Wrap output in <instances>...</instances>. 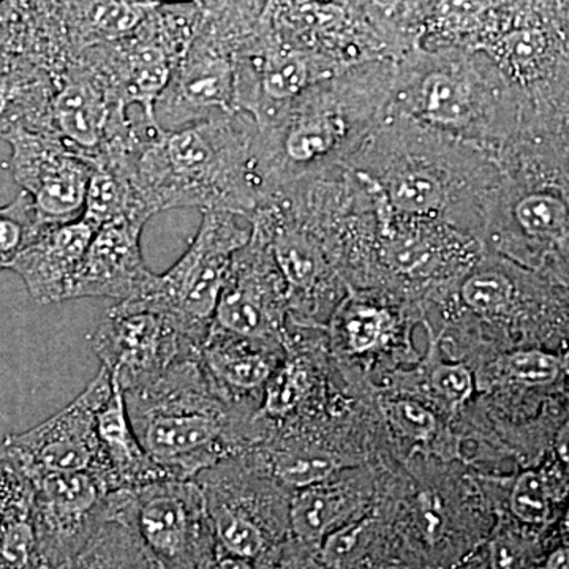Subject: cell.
<instances>
[{"label":"cell","mask_w":569,"mask_h":569,"mask_svg":"<svg viewBox=\"0 0 569 569\" xmlns=\"http://www.w3.org/2000/svg\"><path fill=\"white\" fill-rule=\"evenodd\" d=\"M122 395L138 440L167 478L194 479L230 455L228 417L200 348Z\"/></svg>","instance_id":"obj_1"},{"label":"cell","mask_w":569,"mask_h":569,"mask_svg":"<svg viewBox=\"0 0 569 569\" xmlns=\"http://www.w3.org/2000/svg\"><path fill=\"white\" fill-rule=\"evenodd\" d=\"M228 138V130L213 119L176 130L153 126L126 159L130 182L146 208L156 216L189 206L204 211L233 206L231 179L238 167Z\"/></svg>","instance_id":"obj_2"},{"label":"cell","mask_w":569,"mask_h":569,"mask_svg":"<svg viewBox=\"0 0 569 569\" xmlns=\"http://www.w3.org/2000/svg\"><path fill=\"white\" fill-rule=\"evenodd\" d=\"M249 10L238 0H201V17L189 50L153 104V121L176 130L209 121L236 102V62L253 31Z\"/></svg>","instance_id":"obj_3"},{"label":"cell","mask_w":569,"mask_h":569,"mask_svg":"<svg viewBox=\"0 0 569 569\" xmlns=\"http://www.w3.org/2000/svg\"><path fill=\"white\" fill-rule=\"evenodd\" d=\"M104 519L132 529L162 569H209L216 559L203 492L194 479L162 478L112 490Z\"/></svg>","instance_id":"obj_4"},{"label":"cell","mask_w":569,"mask_h":569,"mask_svg":"<svg viewBox=\"0 0 569 569\" xmlns=\"http://www.w3.org/2000/svg\"><path fill=\"white\" fill-rule=\"evenodd\" d=\"M200 17L201 0L186 7L153 6L130 36L74 58L102 78L119 103L140 108L153 119V104L189 50Z\"/></svg>","instance_id":"obj_5"},{"label":"cell","mask_w":569,"mask_h":569,"mask_svg":"<svg viewBox=\"0 0 569 569\" xmlns=\"http://www.w3.org/2000/svg\"><path fill=\"white\" fill-rule=\"evenodd\" d=\"M247 242L249 233L239 228L230 212L204 211L197 236L173 268L156 274L152 287L141 298L118 305L160 313L201 346L211 328L233 254Z\"/></svg>","instance_id":"obj_6"},{"label":"cell","mask_w":569,"mask_h":569,"mask_svg":"<svg viewBox=\"0 0 569 569\" xmlns=\"http://www.w3.org/2000/svg\"><path fill=\"white\" fill-rule=\"evenodd\" d=\"M112 388L110 373L102 367L88 388L54 417L7 438L0 455L31 485L48 475L73 471H96L104 479L97 413L110 399Z\"/></svg>","instance_id":"obj_7"},{"label":"cell","mask_w":569,"mask_h":569,"mask_svg":"<svg viewBox=\"0 0 569 569\" xmlns=\"http://www.w3.org/2000/svg\"><path fill=\"white\" fill-rule=\"evenodd\" d=\"M14 182L31 198L41 227L80 219L92 167L52 130L18 129L3 138Z\"/></svg>","instance_id":"obj_8"},{"label":"cell","mask_w":569,"mask_h":569,"mask_svg":"<svg viewBox=\"0 0 569 569\" xmlns=\"http://www.w3.org/2000/svg\"><path fill=\"white\" fill-rule=\"evenodd\" d=\"M92 348L111 380L126 392L200 346L160 313L116 305L93 332Z\"/></svg>","instance_id":"obj_9"},{"label":"cell","mask_w":569,"mask_h":569,"mask_svg":"<svg viewBox=\"0 0 569 569\" xmlns=\"http://www.w3.org/2000/svg\"><path fill=\"white\" fill-rule=\"evenodd\" d=\"M32 526L52 569L71 559L102 526L112 490L96 471L48 475L32 482Z\"/></svg>","instance_id":"obj_10"},{"label":"cell","mask_w":569,"mask_h":569,"mask_svg":"<svg viewBox=\"0 0 569 569\" xmlns=\"http://www.w3.org/2000/svg\"><path fill=\"white\" fill-rule=\"evenodd\" d=\"M146 223L138 217H119L97 228L74 274L69 301L111 298L123 302L148 293L156 274L142 258L141 234Z\"/></svg>","instance_id":"obj_11"},{"label":"cell","mask_w":569,"mask_h":569,"mask_svg":"<svg viewBox=\"0 0 569 569\" xmlns=\"http://www.w3.org/2000/svg\"><path fill=\"white\" fill-rule=\"evenodd\" d=\"M126 104L114 99L102 78L73 58L59 74L51 99V129L88 162L102 151Z\"/></svg>","instance_id":"obj_12"},{"label":"cell","mask_w":569,"mask_h":569,"mask_svg":"<svg viewBox=\"0 0 569 569\" xmlns=\"http://www.w3.org/2000/svg\"><path fill=\"white\" fill-rule=\"evenodd\" d=\"M96 230L82 216L67 223L43 224L10 269L40 305L69 301L71 283Z\"/></svg>","instance_id":"obj_13"},{"label":"cell","mask_w":569,"mask_h":569,"mask_svg":"<svg viewBox=\"0 0 569 569\" xmlns=\"http://www.w3.org/2000/svg\"><path fill=\"white\" fill-rule=\"evenodd\" d=\"M66 0H0V63H33L58 80L71 51Z\"/></svg>","instance_id":"obj_14"},{"label":"cell","mask_w":569,"mask_h":569,"mask_svg":"<svg viewBox=\"0 0 569 569\" xmlns=\"http://www.w3.org/2000/svg\"><path fill=\"white\" fill-rule=\"evenodd\" d=\"M211 328L263 343L279 336L274 284L254 261L231 260Z\"/></svg>","instance_id":"obj_15"},{"label":"cell","mask_w":569,"mask_h":569,"mask_svg":"<svg viewBox=\"0 0 569 569\" xmlns=\"http://www.w3.org/2000/svg\"><path fill=\"white\" fill-rule=\"evenodd\" d=\"M112 385L110 399L97 413V437L108 486L111 490L130 489L167 478L142 448L127 413L122 391L114 381Z\"/></svg>","instance_id":"obj_16"},{"label":"cell","mask_w":569,"mask_h":569,"mask_svg":"<svg viewBox=\"0 0 569 569\" xmlns=\"http://www.w3.org/2000/svg\"><path fill=\"white\" fill-rule=\"evenodd\" d=\"M257 343L263 342L209 328L200 346V358L217 392L252 395L264 391L277 369L276 359L266 348L254 347Z\"/></svg>","instance_id":"obj_17"},{"label":"cell","mask_w":569,"mask_h":569,"mask_svg":"<svg viewBox=\"0 0 569 569\" xmlns=\"http://www.w3.org/2000/svg\"><path fill=\"white\" fill-rule=\"evenodd\" d=\"M56 78L33 63H0V140L18 129L52 130Z\"/></svg>","instance_id":"obj_18"},{"label":"cell","mask_w":569,"mask_h":569,"mask_svg":"<svg viewBox=\"0 0 569 569\" xmlns=\"http://www.w3.org/2000/svg\"><path fill=\"white\" fill-rule=\"evenodd\" d=\"M151 2L66 0L63 22L71 58L88 48L130 36L152 10Z\"/></svg>","instance_id":"obj_19"},{"label":"cell","mask_w":569,"mask_h":569,"mask_svg":"<svg viewBox=\"0 0 569 569\" xmlns=\"http://www.w3.org/2000/svg\"><path fill=\"white\" fill-rule=\"evenodd\" d=\"M54 569H162L132 529L104 519L71 559Z\"/></svg>","instance_id":"obj_20"},{"label":"cell","mask_w":569,"mask_h":569,"mask_svg":"<svg viewBox=\"0 0 569 569\" xmlns=\"http://www.w3.org/2000/svg\"><path fill=\"white\" fill-rule=\"evenodd\" d=\"M346 500L336 490L310 486L291 501V529L302 541H320L346 515Z\"/></svg>","instance_id":"obj_21"},{"label":"cell","mask_w":569,"mask_h":569,"mask_svg":"<svg viewBox=\"0 0 569 569\" xmlns=\"http://www.w3.org/2000/svg\"><path fill=\"white\" fill-rule=\"evenodd\" d=\"M31 198L24 192L0 208V271L10 269L17 254L39 233Z\"/></svg>","instance_id":"obj_22"},{"label":"cell","mask_w":569,"mask_h":569,"mask_svg":"<svg viewBox=\"0 0 569 569\" xmlns=\"http://www.w3.org/2000/svg\"><path fill=\"white\" fill-rule=\"evenodd\" d=\"M336 462L331 456L316 449H284L272 460V473L284 486L306 489L331 477Z\"/></svg>","instance_id":"obj_23"},{"label":"cell","mask_w":569,"mask_h":569,"mask_svg":"<svg viewBox=\"0 0 569 569\" xmlns=\"http://www.w3.org/2000/svg\"><path fill=\"white\" fill-rule=\"evenodd\" d=\"M422 107L432 121L462 123L470 116L467 91L456 78L432 73L422 86Z\"/></svg>","instance_id":"obj_24"},{"label":"cell","mask_w":569,"mask_h":569,"mask_svg":"<svg viewBox=\"0 0 569 569\" xmlns=\"http://www.w3.org/2000/svg\"><path fill=\"white\" fill-rule=\"evenodd\" d=\"M307 389H309V381L305 370L298 362H284L282 367H277L266 383L261 411L264 417L271 419L288 417L302 402Z\"/></svg>","instance_id":"obj_25"},{"label":"cell","mask_w":569,"mask_h":569,"mask_svg":"<svg viewBox=\"0 0 569 569\" xmlns=\"http://www.w3.org/2000/svg\"><path fill=\"white\" fill-rule=\"evenodd\" d=\"M277 268L296 288H306L317 274V261L310 247L291 233H279L272 242Z\"/></svg>","instance_id":"obj_26"},{"label":"cell","mask_w":569,"mask_h":569,"mask_svg":"<svg viewBox=\"0 0 569 569\" xmlns=\"http://www.w3.org/2000/svg\"><path fill=\"white\" fill-rule=\"evenodd\" d=\"M520 227L529 234L552 236L561 233L567 227V206L550 194H530L516 208Z\"/></svg>","instance_id":"obj_27"},{"label":"cell","mask_w":569,"mask_h":569,"mask_svg":"<svg viewBox=\"0 0 569 569\" xmlns=\"http://www.w3.org/2000/svg\"><path fill=\"white\" fill-rule=\"evenodd\" d=\"M336 121H312L295 127L284 138V152L293 162L305 163L323 156L335 144Z\"/></svg>","instance_id":"obj_28"},{"label":"cell","mask_w":569,"mask_h":569,"mask_svg":"<svg viewBox=\"0 0 569 569\" xmlns=\"http://www.w3.org/2000/svg\"><path fill=\"white\" fill-rule=\"evenodd\" d=\"M462 298L479 313H498L511 305L512 284L497 272H482L463 283Z\"/></svg>","instance_id":"obj_29"},{"label":"cell","mask_w":569,"mask_h":569,"mask_svg":"<svg viewBox=\"0 0 569 569\" xmlns=\"http://www.w3.org/2000/svg\"><path fill=\"white\" fill-rule=\"evenodd\" d=\"M392 201L402 211L427 213L436 211L443 203L440 183L426 173H408L392 187Z\"/></svg>","instance_id":"obj_30"},{"label":"cell","mask_w":569,"mask_h":569,"mask_svg":"<svg viewBox=\"0 0 569 569\" xmlns=\"http://www.w3.org/2000/svg\"><path fill=\"white\" fill-rule=\"evenodd\" d=\"M511 509L522 522L538 526L549 518L550 507L545 479L537 471H526L516 481Z\"/></svg>","instance_id":"obj_31"},{"label":"cell","mask_w":569,"mask_h":569,"mask_svg":"<svg viewBox=\"0 0 569 569\" xmlns=\"http://www.w3.org/2000/svg\"><path fill=\"white\" fill-rule=\"evenodd\" d=\"M549 47V36L537 21H523L512 26L500 40L501 52L512 63H530L545 54Z\"/></svg>","instance_id":"obj_32"},{"label":"cell","mask_w":569,"mask_h":569,"mask_svg":"<svg viewBox=\"0 0 569 569\" xmlns=\"http://www.w3.org/2000/svg\"><path fill=\"white\" fill-rule=\"evenodd\" d=\"M509 376L526 385H550L560 373V361L556 356L542 351H519L509 356L507 362Z\"/></svg>","instance_id":"obj_33"},{"label":"cell","mask_w":569,"mask_h":569,"mask_svg":"<svg viewBox=\"0 0 569 569\" xmlns=\"http://www.w3.org/2000/svg\"><path fill=\"white\" fill-rule=\"evenodd\" d=\"M385 316L377 309L359 307L353 310L347 320L348 343L355 353H365L370 350L383 331Z\"/></svg>","instance_id":"obj_34"},{"label":"cell","mask_w":569,"mask_h":569,"mask_svg":"<svg viewBox=\"0 0 569 569\" xmlns=\"http://www.w3.org/2000/svg\"><path fill=\"white\" fill-rule=\"evenodd\" d=\"M430 385L438 395L456 406L466 402L473 392V378L462 365H438L430 376Z\"/></svg>","instance_id":"obj_35"},{"label":"cell","mask_w":569,"mask_h":569,"mask_svg":"<svg viewBox=\"0 0 569 569\" xmlns=\"http://www.w3.org/2000/svg\"><path fill=\"white\" fill-rule=\"evenodd\" d=\"M367 529V522L350 523L329 535L323 548V559L332 567H339L358 549L361 537Z\"/></svg>","instance_id":"obj_36"},{"label":"cell","mask_w":569,"mask_h":569,"mask_svg":"<svg viewBox=\"0 0 569 569\" xmlns=\"http://www.w3.org/2000/svg\"><path fill=\"white\" fill-rule=\"evenodd\" d=\"M395 417L411 436L427 438L436 432V417L417 402L402 400V402L396 403Z\"/></svg>","instance_id":"obj_37"},{"label":"cell","mask_w":569,"mask_h":569,"mask_svg":"<svg viewBox=\"0 0 569 569\" xmlns=\"http://www.w3.org/2000/svg\"><path fill=\"white\" fill-rule=\"evenodd\" d=\"M490 567L492 569H522L523 552L518 542L509 538H497L490 545Z\"/></svg>","instance_id":"obj_38"},{"label":"cell","mask_w":569,"mask_h":569,"mask_svg":"<svg viewBox=\"0 0 569 569\" xmlns=\"http://www.w3.org/2000/svg\"><path fill=\"white\" fill-rule=\"evenodd\" d=\"M369 9L385 20H396L408 14L419 0H365Z\"/></svg>","instance_id":"obj_39"},{"label":"cell","mask_w":569,"mask_h":569,"mask_svg":"<svg viewBox=\"0 0 569 569\" xmlns=\"http://www.w3.org/2000/svg\"><path fill=\"white\" fill-rule=\"evenodd\" d=\"M209 569H254L249 560L239 559V557L230 556V553H222L216 556L211 568Z\"/></svg>","instance_id":"obj_40"},{"label":"cell","mask_w":569,"mask_h":569,"mask_svg":"<svg viewBox=\"0 0 569 569\" xmlns=\"http://www.w3.org/2000/svg\"><path fill=\"white\" fill-rule=\"evenodd\" d=\"M546 569H569V552L567 548L553 550L550 553Z\"/></svg>","instance_id":"obj_41"},{"label":"cell","mask_w":569,"mask_h":569,"mask_svg":"<svg viewBox=\"0 0 569 569\" xmlns=\"http://www.w3.org/2000/svg\"><path fill=\"white\" fill-rule=\"evenodd\" d=\"M149 2L157 7H186L193 6L200 0H149Z\"/></svg>","instance_id":"obj_42"},{"label":"cell","mask_w":569,"mask_h":569,"mask_svg":"<svg viewBox=\"0 0 569 569\" xmlns=\"http://www.w3.org/2000/svg\"><path fill=\"white\" fill-rule=\"evenodd\" d=\"M127 2H149V0H127Z\"/></svg>","instance_id":"obj_43"}]
</instances>
